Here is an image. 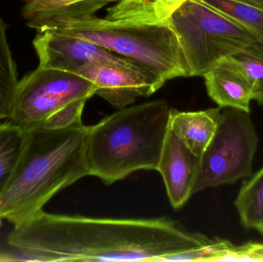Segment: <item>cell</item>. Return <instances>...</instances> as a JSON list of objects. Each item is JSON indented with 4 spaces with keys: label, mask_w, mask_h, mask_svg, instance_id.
Masks as SVG:
<instances>
[{
    "label": "cell",
    "mask_w": 263,
    "mask_h": 262,
    "mask_svg": "<svg viewBox=\"0 0 263 262\" xmlns=\"http://www.w3.org/2000/svg\"><path fill=\"white\" fill-rule=\"evenodd\" d=\"M7 243L35 261H222L232 247L168 218H89L43 210L14 226Z\"/></svg>",
    "instance_id": "obj_1"
},
{
    "label": "cell",
    "mask_w": 263,
    "mask_h": 262,
    "mask_svg": "<svg viewBox=\"0 0 263 262\" xmlns=\"http://www.w3.org/2000/svg\"><path fill=\"white\" fill-rule=\"evenodd\" d=\"M88 126L74 125L25 130L15 172L0 198V217L14 226L27 221L60 191L89 175L86 161Z\"/></svg>",
    "instance_id": "obj_2"
},
{
    "label": "cell",
    "mask_w": 263,
    "mask_h": 262,
    "mask_svg": "<svg viewBox=\"0 0 263 262\" xmlns=\"http://www.w3.org/2000/svg\"><path fill=\"white\" fill-rule=\"evenodd\" d=\"M165 100L120 109L88 126L89 174L112 185L140 170H156L168 130Z\"/></svg>",
    "instance_id": "obj_3"
},
{
    "label": "cell",
    "mask_w": 263,
    "mask_h": 262,
    "mask_svg": "<svg viewBox=\"0 0 263 262\" xmlns=\"http://www.w3.org/2000/svg\"><path fill=\"white\" fill-rule=\"evenodd\" d=\"M48 31L78 37L127 57L162 86L168 80L189 77L186 61L171 24L119 23L92 15Z\"/></svg>",
    "instance_id": "obj_4"
},
{
    "label": "cell",
    "mask_w": 263,
    "mask_h": 262,
    "mask_svg": "<svg viewBox=\"0 0 263 262\" xmlns=\"http://www.w3.org/2000/svg\"><path fill=\"white\" fill-rule=\"evenodd\" d=\"M182 48L189 77L203 76L219 61L253 46L256 35L201 0H186L170 17Z\"/></svg>",
    "instance_id": "obj_5"
},
{
    "label": "cell",
    "mask_w": 263,
    "mask_h": 262,
    "mask_svg": "<svg viewBox=\"0 0 263 262\" xmlns=\"http://www.w3.org/2000/svg\"><path fill=\"white\" fill-rule=\"evenodd\" d=\"M258 143L250 112L222 108L216 133L200 157L193 194L250 177Z\"/></svg>",
    "instance_id": "obj_6"
},
{
    "label": "cell",
    "mask_w": 263,
    "mask_h": 262,
    "mask_svg": "<svg viewBox=\"0 0 263 262\" xmlns=\"http://www.w3.org/2000/svg\"><path fill=\"white\" fill-rule=\"evenodd\" d=\"M96 92L95 85L78 74L39 66L18 83L9 121L33 129L67 103L89 99Z\"/></svg>",
    "instance_id": "obj_7"
},
{
    "label": "cell",
    "mask_w": 263,
    "mask_h": 262,
    "mask_svg": "<svg viewBox=\"0 0 263 262\" xmlns=\"http://www.w3.org/2000/svg\"><path fill=\"white\" fill-rule=\"evenodd\" d=\"M33 46L40 59V67L72 73L77 74L81 68L92 63L141 66L130 58L92 42L50 31L38 32L33 40Z\"/></svg>",
    "instance_id": "obj_8"
},
{
    "label": "cell",
    "mask_w": 263,
    "mask_h": 262,
    "mask_svg": "<svg viewBox=\"0 0 263 262\" xmlns=\"http://www.w3.org/2000/svg\"><path fill=\"white\" fill-rule=\"evenodd\" d=\"M77 74L92 82L97 87L96 94L119 109L127 107L138 97L149 96L162 86L141 66L92 63Z\"/></svg>",
    "instance_id": "obj_9"
},
{
    "label": "cell",
    "mask_w": 263,
    "mask_h": 262,
    "mask_svg": "<svg viewBox=\"0 0 263 262\" xmlns=\"http://www.w3.org/2000/svg\"><path fill=\"white\" fill-rule=\"evenodd\" d=\"M200 157L195 155L170 129L156 171L162 175L170 204L179 209L193 195Z\"/></svg>",
    "instance_id": "obj_10"
},
{
    "label": "cell",
    "mask_w": 263,
    "mask_h": 262,
    "mask_svg": "<svg viewBox=\"0 0 263 262\" xmlns=\"http://www.w3.org/2000/svg\"><path fill=\"white\" fill-rule=\"evenodd\" d=\"M209 96L221 108L250 112L253 100L250 82L237 63L227 57L203 75Z\"/></svg>",
    "instance_id": "obj_11"
},
{
    "label": "cell",
    "mask_w": 263,
    "mask_h": 262,
    "mask_svg": "<svg viewBox=\"0 0 263 262\" xmlns=\"http://www.w3.org/2000/svg\"><path fill=\"white\" fill-rule=\"evenodd\" d=\"M120 0H28L23 15L27 25L38 32L55 27L61 23L95 15L112 2Z\"/></svg>",
    "instance_id": "obj_12"
},
{
    "label": "cell",
    "mask_w": 263,
    "mask_h": 262,
    "mask_svg": "<svg viewBox=\"0 0 263 262\" xmlns=\"http://www.w3.org/2000/svg\"><path fill=\"white\" fill-rule=\"evenodd\" d=\"M222 108H212L197 112H180L170 109L168 129L197 156H202L213 139Z\"/></svg>",
    "instance_id": "obj_13"
},
{
    "label": "cell",
    "mask_w": 263,
    "mask_h": 262,
    "mask_svg": "<svg viewBox=\"0 0 263 262\" xmlns=\"http://www.w3.org/2000/svg\"><path fill=\"white\" fill-rule=\"evenodd\" d=\"M184 0H120L105 18L134 24H171L170 17Z\"/></svg>",
    "instance_id": "obj_14"
},
{
    "label": "cell",
    "mask_w": 263,
    "mask_h": 262,
    "mask_svg": "<svg viewBox=\"0 0 263 262\" xmlns=\"http://www.w3.org/2000/svg\"><path fill=\"white\" fill-rule=\"evenodd\" d=\"M18 83L16 66L6 36V26L0 17V119H9Z\"/></svg>",
    "instance_id": "obj_15"
},
{
    "label": "cell",
    "mask_w": 263,
    "mask_h": 262,
    "mask_svg": "<svg viewBox=\"0 0 263 262\" xmlns=\"http://www.w3.org/2000/svg\"><path fill=\"white\" fill-rule=\"evenodd\" d=\"M24 141L23 129L11 122L0 124V198L15 172Z\"/></svg>",
    "instance_id": "obj_16"
},
{
    "label": "cell",
    "mask_w": 263,
    "mask_h": 262,
    "mask_svg": "<svg viewBox=\"0 0 263 262\" xmlns=\"http://www.w3.org/2000/svg\"><path fill=\"white\" fill-rule=\"evenodd\" d=\"M235 206L247 229H256L263 224V168L244 182Z\"/></svg>",
    "instance_id": "obj_17"
},
{
    "label": "cell",
    "mask_w": 263,
    "mask_h": 262,
    "mask_svg": "<svg viewBox=\"0 0 263 262\" xmlns=\"http://www.w3.org/2000/svg\"><path fill=\"white\" fill-rule=\"evenodd\" d=\"M253 32L263 46V8L241 0H201Z\"/></svg>",
    "instance_id": "obj_18"
},
{
    "label": "cell",
    "mask_w": 263,
    "mask_h": 262,
    "mask_svg": "<svg viewBox=\"0 0 263 262\" xmlns=\"http://www.w3.org/2000/svg\"><path fill=\"white\" fill-rule=\"evenodd\" d=\"M250 82L253 100L263 105V46H253L231 55Z\"/></svg>",
    "instance_id": "obj_19"
},
{
    "label": "cell",
    "mask_w": 263,
    "mask_h": 262,
    "mask_svg": "<svg viewBox=\"0 0 263 262\" xmlns=\"http://www.w3.org/2000/svg\"><path fill=\"white\" fill-rule=\"evenodd\" d=\"M86 98H80L65 105L51 114L41 125L49 129H60L82 124V115Z\"/></svg>",
    "instance_id": "obj_20"
},
{
    "label": "cell",
    "mask_w": 263,
    "mask_h": 262,
    "mask_svg": "<svg viewBox=\"0 0 263 262\" xmlns=\"http://www.w3.org/2000/svg\"><path fill=\"white\" fill-rule=\"evenodd\" d=\"M233 261H263V244L247 243L242 246H236Z\"/></svg>",
    "instance_id": "obj_21"
},
{
    "label": "cell",
    "mask_w": 263,
    "mask_h": 262,
    "mask_svg": "<svg viewBox=\"0 0 263 262\" xmlns=\"http://www.w3.org/2000/svg\"><path fill=\"white\" fill-rule=\"evenodd\" d=\"M241 1L246 2V3H250V4L263 8V0H241Z\"/></svg>",
    "instance_id": "obj_22"
},
{
    "label": "cell",
    "mask_w": 263,
    "mask_h": 262,
    "mask_svg": "<svg viewBox=\"0 0 263 262\" xmlns=\"http://www.w3.org/2000/svg\"><path fill=\"white\" fill-rule=\"evenodd\" d=\"M256 229H257V230L259 231L262 235H263V224L261 225L260 226H259V227Z\"/></svg>",
    "instance_id": "obj_23"
},
{
    "label": "cell",
    "mask_w": 263,
    "mask_h": 262,
    "mask_svg": "<svg viewBox=\"0 0 263 262\" xmlns=\"http://www.w3.org/2000/svg\"><path fill=\"white\" fill-rule=\"evenodd\" d=\"M1 219H2V218H1V217H0V226H1Z\"/></svg>",
    "instance_id": "obj_24"
},
{
    "label": "cell",
    "mask_w": 263,
    "mask_h": 262,
    "mask_svg": "<svg viewBox=\"0 0 263 262\" xmlns=\"http://www.w3.org/2000/svg\"><path fill=\"white\" fill-rule=\"evenodd\" d=\"M186 1V0H184V2Z\"/></svg>",
    "instance_id": "obj_25"
}]
</instances>
